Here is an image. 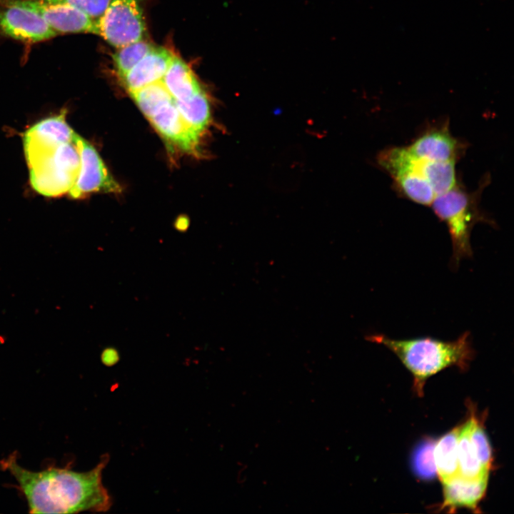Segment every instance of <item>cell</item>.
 <instances>
[{"label": "cell", "instance_id": "cell-1", "mask_svg": "<svg viewBox=\"0 0 514 514\" xmlns=\"http://www.w3.org/2000/svg\"><path fill=\"white\" fill-rule=\"evenodd\" d=\"M108 454L92 470L76 472L69 467L50 466L31 471L18 463L16 452L0 461L1 468L16 480L14 485L27 501L30 513H77L106 512L111 498L102 483Z\"/></svg>", "mask_w": 514, "mask_h": 514}, {"label": "cell", "instance_id": "cell-2", "mask_svg": "<svg viewBox=\"0 0 514 514\" xmlns=\"http://www.w3.org/2000/svg\"><path fill=\"white\" fill-rule=\"evenodd\" d=\"M366 340L384 346L399 358L413 375L419 395L429 377L448 367L467 368L474 354L468 331L453 341L430 336L395 339L382 333L367 336Z\"/></svg>", "mask_w": 514, "mask_h": 514}, {"label": "cell", "instance_id": "cell-3", "mask_svg": "<svg viewBox=\"0 0 514 514\" xmlns=\"http://www.w3.org/2000/svg\"><path fill=\"white\" fill-rule=\"evenodd\" d=\"M490 182V176L485 174L477 189L471 192L457 183L448 191L435 196L430 205L435 216L448 228L453 251L450 263L454 268H458L461 259L473 256L470 235L474 226L480 222L495 224L480 208L482 191Z\"/></svg>", "mask_w": 514, "mask_h": 514}, {"label": "cell", "instance_id": "cell-4", "mask_svg": "<svg viewBox=\"0 0 514 514\" xmlns=\"http://www.w3.org/2000/svg\"><path fill=\"white\" fill-rule=\"evenodd\" d=\"M26 161L31 185L46 196L69 193L80 169V155L74 140L39 153Z\"/></svg>", "mask_w": 514, "mask_h": 514}, {"label": "cell", "instance_id": "cell-5", "mask_svg": "<svg viewBox=\"0 0 514 514\" xmlns=\"http://www.w3.org/2000/svg\"><path fill=\"white\" fill-rule=\"evenodd\" d=\"M377 162L390 176L400 194L416 203L431 205L435 194L421 174L420 160L405 146L383 149L377 156Z\"/></svg>", "mask_w": 514, "mask_h": 514}, {"label": "cell", "instance_id": "cell-6", "mask_svg": "<svg viewBox=\"0 0 514 514\" xmlns=\"http://www.w3.org/2000/svg\"><path fill=\"white\" fill-rule=\"evenodd\" d=\"M97 25L98 35L117 49L141 40L146 26L141 0H111Z\"/></svg>", "mask_w": 514, "mask_h": 514}, {"label": "cell", "instance_id": "cell-7", "mask_svg": "<svg viewBox=\"0 0 514 514\" xmlns=\"http://www.w3.org/2000/svg\"><path fill=\"white\" fill-rule=\"evenodd\" d=\"M0 35L34 44L57 34L37 13L19 0H0Z\"/></svg>", "mask_w": 514, "mask_h": 514}, {"label": "cell", "instance_id": "cell-8", "mask_svg": "<svg viewBox=\"0 0 514 514\" xmlns=\"http://www.w3.org/2000/svg\"><path fill=\"white\" fill-rule=\"evenodd\" d=\"M73 140L80 155V169L69 196L76 199L91 192L119 193L120 185L108 172L95 148L76 133Z\"/></svg>", "mask_w": 514, "mask_h": 514}, {"label": "cell", "instance_id": "cell-9", "mask_svg": "<svg viewBox=\"0 0 514 514\" xmlns=\"http://www.w3.org/2000/svg\"><path fill=\"white\" fill-rule=\"evenodd\" d=\"M19 1L37 13L56 34L91 33L98 35L97 21L74 6L39 0Z\"/></svg>", "mask_w": 514, "mask_h": 514}, {"label": "cell", "instance_id": "cell-10", "mask_svg": "<svg viewBox=\"0 0 514 514\" xmlns=\"http://www.w3.org/2000/svg\"><path fill=\"white\" fill-rule=\"evenodd\" d=\"M405 147L415 157L429 161H457L466 148L450 133L448 122L425 131Z\"/></svg>", "mask_w": 514, "mask_h": 514}, {"label": "cell", "instance_id": "cell-11", "mask_svg": "<svg viewBox=\"0 0 514 514\" xmlns=\"http://www.w3.org/2000/svg\"><path fill=\"white\" fill-rule=\"evenodd\" d=\"M148 119L168 143L186 153H198L199 136L184 121L175 100L161 107Z\"/></svg>", "mask_w": 514, "mask_h": 514}, {"label": "cell", "instance_id": "cell-12", "mask_svg": "<svg viewBox=\"0 0 514 514\" xmlns=\"http://www.w3.org/2000/svg\"><path fill=\"white\" fill-rule=\"evenodd\" d=\"M66 111L43 119L24 134L25 155H29L73 141L75 132L68 125Z\"/></svg>", "mask_w": 514, "mask_h": 514}, {"label": "cell", "instance_id": "cell-13", "mask_svg": "<svg viewBox=\"0 0 514 514\" xmlns=\"http://www.w3.org/2000/svg\"><path fill=\"white\" fill-rule=\"evenodd\" d=\"M173 56L167 49L153 46L121 77L127 90L132 93L148 84L161 81Z\"/></svg>", "mask_w": 514, "mask_h": 514}, {"label": "cell", "instance_id": "cell-14", "mask_svg": "<svg viewBox=\"0 0 514 514\" xmlns=\"http://www.w3.org/2000/svg\"><path fill=\"white\" fill-rule=\"evenodd\" d=\"M488 480V476L468 479L458 475L451 478L443 484L442 508H448L450 511L458 508L476 509L485 495Z\"/></svg>", "mask_w": 514, "mask_h": 514}, {"label": "cell", "instance_id": "cell-15", "mask_svg": "<svg viewBox=\"0 0 514 514\" xmlns=\"http://www.w3.org/2000/svg\"><path fill=\"white\" fill-rule=\"evenodd\" d=\"M161 81L174 100L187 99L202 90L189 66L176 56Z\"/></svg>", "mask_w": 514, "mask_h": 514}, {"label": "cell", "instance_id": "cell-16", "mask_svg": "<svg viewBox=\"0 0 514 514\" xmlns=\"http://www.w3.org/2000/svg\"><path fill=\"white\" fill-rule=\"evenodd\" d=\"M460 426L442 436L433 449L436 473L443 484L458 475L457 443Z\"/></svg>", "mask_w": 514, "mask_h": 514}, {"label": "cell", "instance_id": "cell-17", "mask_svg": "<svg viewBox=\"0 0 514 514\" xmlns=\"http://www.w3.org/2000/svg\"><path fill=\"white\" fill-rule=\"evenodd\" d=\"M175 105L189 128L200 136L211 121V107L203 90L185 100H175Z\"/></svg>", "mask_w": 514, "mask_h": 514}, {"label": "cell", "instance_id": "cell-18", "mask_svg": "<svg viewBox=\"0 0 514 514\" xmlns=\"http://www.w3.org/2000/svg\"><path fill=\"white\" fill-rule=\"evenodd\" d=\"M457 455L460 476L468 479L488 476L489 472L483 469L470 441V419L460 426Z\"/></svg>", "mask_w": 514, "mask_h": 514}, {"label": "cell", "instance_id": "cell-19", "mask_svg": "<svg viewBox=\"0 0 514 514\" xmlns=\"http://www.w3.org/2000/svg\"><path fill=\"white\" fill-rule=\"evenodd\" d=\"M419 160L421 174L431 186L435 196L448 191L457 184L456 161Z\"/></svg>", "mask_w": 514, "mask_h": 514}, {"label": "cell", "instance_id": "cell-20", "mask_svg": "<svg viewBox=\"0 0 514 514\" xmlns=\"http://www.w3.org/2000/svg\"><path fill=\"white\" fill-rule=\"evenodd\" d=\"M131 95L147 119L161 107L174 100L161 81L148 84L131 93Z\"/></svg>", "mask_w": 514, "mask_h": 514}, {"label": "cell", "instance_id": "cell-21", "mask_svg": "<svg viewBox=\"0 0 514 514\" xmlns=\"http://www.w3.org/2000/svg\"><path fill=\"white\" fill-rule=\"evenodd\" d=\"M153 48L152 44L142 39L119 48L114 60L120 76H124Z\"/></svg>", "mask_w": 514, "mask_h": 514}, {"label": "cell", "instance_id": "cell-22", "mask_svg": "<svg viewBox=\"0 0 514 514\" xmlns=\"http://www.w3.org/2000/svg\"><path fill=\"white\" fill-rule=\"evenodd\" d=\"M435 442L428 439L422 441L412 455V467L415 473L423 480H430L436 475L433 449Z\"/></svg>", "mask_w": 514, "mask_h": 514}, {"label": "cell", "instance_id": "cell-23", "mask_svg": "<svg viewBox=\"0 0 514 514\" xmlns=\"http://www.w3.org/2000/svg\"><path fill=\"white\" fill-rule=\"evenodd\" d=\"M470 438L477 458L483 469L489 472L492 461V452L485 430L478 420L470 418Z\"/></svg>", "mask_w": 514, "mask_h": 514}, {"label": "cell", "instance_id": "cell-24", "mask_svg": "<svg viewBox=\"0 0 514 514\" xmlns=\"http://www.w3.org/2000/svg\"><path fill=\"white\" fill-rule=\"evenodd\" d=\"M45 3L66 4L82 11L94 20H99L111 0H39Z\"/></svg>", "mask_w": 514, "mask_h": 514}]
</instances>
